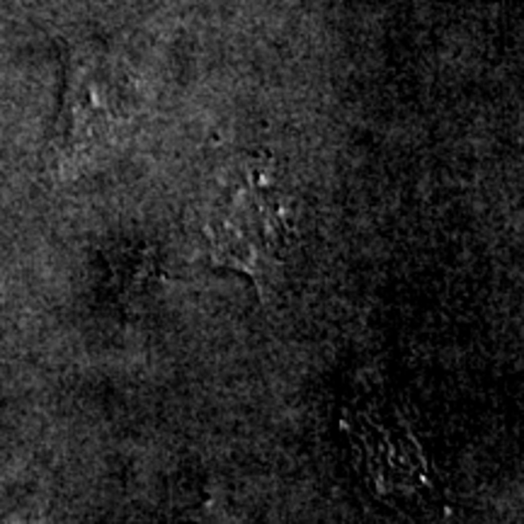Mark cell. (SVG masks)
<instances>
[{
	"label": "cell",
	"mask_w": 524,
	"mask_h": 524,
	"mask_svg": "<svg viewBox=\"0 0 524 524\" xmlns=\"http://www.w3.org/2000/svg\"><path fill=\"white\" fill-rule=\"evenodd\" d=\"M347 434L379 493L425 500L437 493L422 449L393 405L381 400L352 405L347 410Z\"/></svg>",
	"instance_id": "6da1fadb"
},
{
	"label": "cell",
	"mask_w": 524,
	"mask_h": 524,
	"mask_svg": "<svg viewBox=\"0 0 524 524\" xmlns=\"http://www.w3.org/2000/svg\"><path fill=\"white\" fill-rule=\"evenodd\" d=\"M284 226L274 204L262 206L253 192L236 194L209 224V260L264 294L284 260Z\"/></svg>",
	"instance_id": "7a4b0ae2"
}]
</instances>
